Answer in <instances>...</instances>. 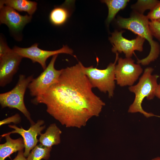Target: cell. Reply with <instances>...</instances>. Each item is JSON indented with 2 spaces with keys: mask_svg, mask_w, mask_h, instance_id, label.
I'll return each mask as SVG.
<instances>
[{
  "mask_svg": "<svg viewBox=\"0 0 160 160\" xmlns=\"http://www.w3.org/2000/svg\"><path fill=\"white\" fill-rule=\"evenodd\" d=\"M157 21H158V22H160V19L158 20H157Z\"/></svg>",
  "mask_w": 160,
  "mask_h": 160,
  "instance_id": "obj_27",
  "label": "cell"
},
{
  "mask_svg": "<svg viewBox=\"0 0 160 160\" xmlns=\"http://www.w3.org/2000/svg\"><path fill=\"white\" fill-rule=\"evenodd\" d=\"M9 6L15 10L27 12L32 15L36 11L37 4L35 1L27 0H0V6Z\"/></svg>",
  "mask_w": 160,
  "mask_h": 160,
  "instance_id": "obj_15",
  "label": "cell"
},
{
  "mask_svg": "<svg viewBox=\"0 0 160 160\" xmlns=\"http://www.w3.org/2000/svg\"><path fill=\"white\" fill-rule=\"evenodd\" d=\"M62 132L56 124H51L44 133L40 134L39 139L40 144L49 147L58 145L60 143V135Z\"/></svg>",
  "mask_w": 160,
  "mask_h": 160,
  "instance_id": "obj_14",
  "label": "cell"
},
{
  "mask_svg": "<svg viewBox=\"0 0 160 160\" xmlns=\"http://www.w3.org/2000/svg\"><path fill=\"white\" fill-rule=\"evenodd\" d=\"M155 95V96L160 99V82L156 88Z\"/></svg>",
  "mask_w": 160,
  "mask_h": 160,
  "instance_id": "obj_25",
  "label": "cell"
},
{
  "mask_svg": "<svg viewBox=\"0 0 160 160\" xmlns=\"http://www.w3.org/2000/svg\"><path fill=\"white\" fill-rule=\"evenodd\" d=\"M153 71V69L151 67L146 68L138 83L129 88L130 91L134 93L135 95L134 101L129 108V113H140L147 118L153 116L158 117L157 115L145 111L142 106L145 98L148 100H151L155 96L156 90L158 85L157 79L159 76L152 75Z\"/></svg>",
  "mask_w": 160,
  "mask_h": 160,
  "instance_id": "obj_3",
  "label": "cell"
},
{
  "mask_svg": "<svg viewBox=\"0 0 160 160\" xmlns=\"http://www.w3.org/2000/svg\"><path fill=\"white\" fill-rule=\"evenodd\" d=\"M0 9L1 23L6 24L10 30L14 31H20L32 19L31 15H21L8 6H0Z\"/></svg>",
  "mask_w": 160,
  "mask_h": 160,
  "instance_id": "obj_12",
  "label": "cell"
},
{
  "mask_svg": "<svg viewBox=\"0 0 160 160\" xmlns=\"http://www.w3.org/2000/svg\"><path fill=\"white\" fill-rule=\"evenodd\" d=\"M149 26L153 36L158 40L160 43V22L156 20H150Z\"/></svg>",
  "mask_w": 160,
  "mask_h": 160,
  "instance_id": "obj_20",
  "label": "cell"
},
{
  "mask_svg": "<svg viewBox=\"0 0 160 160\" xmlns=\"http://www.w3.org/2000/svg\"><path fill=\"white\" fill-rule=\"evenodd\" d=\"M11 49L7 45L6 43L0 39V57H2L9 52Z\"/></svg>",
  "mask_w": 160,
  "mask_h": 160,
  "instance_id": "obj_23",
  "label": "cell"
},
{
  "mask_svg": "<svg viewBox=\"0 0 160 160\" xmlns=\"http://www.w3.org/2000/svg\"><path fill=\"white\" fill-rule=\"evenodd\" d=\"M159 1L157 0H139L135 4L133 5L132 7L133 8L137 10V12L143 14L146 10H151Z\"/></svg>",
  "mask_w": 160,
  "mask_h": 160,
  "instance_id": "obj_19",
  "label": "cell"
},
{
  "mask_svg": "<svg viewBox=\"0 0 160 160\" xmlns=\"http://www.w3.org/2000/svg\"><path fill=\"white\" fill-rule=\"evenodd\" d=\"M44 123V121L42 120H38L36 123L31 125L27 130L24 129L22 127H18L15 125H9L8 127L14 130L3 134L1 136L3 137L5 135L13 133H17L23 137L24 144V155L25 157H27L30 154L31 150L36 145L39 141L37 138V136L40 135L41 132L45 128V125L42 126Z\"/></svg>",
  "mask_w": 160,
  "mask_h": 160,
  "instance_id": "obj_10",
  "label": "cell"
},
{
  "mask_svg": "<svg viewBox=\"0 0 160 160\" xmlns=\"http://www.w3.org/2000/svg\"><path fill=\"white\" fill-rule=\"evenodd\" d=\"M21 121V118L20 115L16 113L14 115L5 119L0 122V125L13 123L15 124H17L20 123Z\"/></svg>",
  "mask_w": 160,
  "mask_h": 160,
  "instance_id": "obj_22",
  "label": "cell"
},
{
  "mask_svg": "<svg viewBox=\"0 0 160 160\" xmlns=\"http://www.w3.org/2000/svg\"><path fill=\"white\" fill-rule=\"evenodd\" d=\"M24 155V152L23 150L18 151L17 154L16 156L12 160H27Z\"/></svg>",
  "mask_w": 160,
  "mask_h": 160,
  "instance_id": "obj_24",
  "label": "cell"
},
{
  "mask_svg": "<svg viewBox=\"0 0 160 160\" xmlns=\"http://www.w3.org/2000/svg\"><path fill=\"white\" fill-rule=\"evenodd\" d=\"M128 0H105L102 1L107 5L108 8V15L107 23H110L114 18L117 13L121 9L125 7Z\"/></svg>",
  "mask_w": 160,
  "mask_h": 160,
  "instance_id": "obj_16",
  "label": "cell"
},
{
  "mask_svg": "<svg viewBox=\"0 0 160 160\" xmlns=\"http://www.w3.org/2000/svg\"><path fill=\"white\" fill-rule=\"evenodd\" d=\"M83 66L79 62L63 69L58 81L31 101L45 105L48 113L66 127L85 126L91 118L99 116L105 105L93 92Z\"/></svg>",
  "mask_w": 160,
  "mask_h": 160,
  "instance_id": "obj_1",
  "label": "cell"
},
{
  "mask_svg": "<svg viewBox=\"0 0 160 160\" xmlns=\"http://www.w3.org/2000/svg\"><path fill=\"white\" fill-rule=\"evenodd\" d=\"M151 20L160 19V1L151 10L146 16Z\"/></svg>",
  "mask_w": 160,
  "mask_h": 160,
  "instance_id": "obj_21",
  "label": "cell"
},
{
  "mask_svg": "<svg viewBox=\"0 0 160 160\" xmlns=\"http://www.w3.org/2000/svg\"><path fill=\"white\" fill-rule=\"evenodd\" d=\"M23 58L13 49L0 57L1 87H4L12 81Z\"/></svg>",
  "mask_w": 160,
  "mask_h": 160,
  "instance_id": "obj_11",
  "label": "cell"
},
{
  "mask_svg": "<svg viewBox=\"0 0 160 160\" xmlns=\"http://www.w3.org/2000/svg\"><path fill=\"white\" fill-rule=\"evenodd\" d=\"M149 20L146 16L136 12L129 17H119L117 23L121 28L128 29L148 42L151 49L148 56L141 60L137 59V63L143 65L149 64L158 57L160 52V46L153 39V36L149 26Z\"/></svg>",
  "mask_w": 160,
  "mask_h": 160,
  "instance_id": "obj_2",
  "label": "cell"
},
{
  "mask_svg": "<svg viewBox=\"0 0 160 160\" xmlns=\"http://www.w3.org/2000/svg\"><path fill=\"white\" fill-rule=\"evenodd\" d=\"M118 61L115 71L117 84L121 87L132 86L142 73L143 69L131 58L120 57Z\"/></svg>",
  "mask_w": 160,
  "mask_h": 160,
  "instance_id": "obj_7",
  "label": "cell"
},
{
  "mask_svg": "<svg viewBox=\"0 0 160 160\" xmlns=\"http://www.w3.org/2000/svg\"><path fill=\"white\" fill-rule=\"evenodd\" d=\"M151 160H160V157H157Z\"/></svg>",
  "mask_w": 160,
  "mask_h": 160,
  "instance_id": "obj_26",
  "label": "cell"
},
{
  "mask_svg": "<svg viewBox=\"0 0 160 160\" xmlns=\"http://www.w3.org/2000/svg\"><path fill=\"white\" fill-rule=\"evenodd\" d=\"M12 49L23 58H29L33 63H38L44 70L47 67L46 62L49 57L61 53L73 55V52L71 49L66 45H63L61 49L56 50H44L38 48V44L37 43L27 48L15 46Z\"/></svg>",
  "mask_w": 160,
  "mask_h": 160,
  "instance_id": "obj_8",
  "label": "cell"
},
{
  "mask_svg": "<svg viewBox=\"0 0 160 160\" xmlns=\"http://www.w3.org/2000/svg\"><path fill=\"white\" fill-rule=\"evenodd\" d=\"M33 79V75L26 77L24 75L20 74L17 84L12 89L0 94V104L2 108L7 107L18 110L26 117L31 125L35 123L25 107L24 99L26 89Z\"/></svg>",
  "mask_w": 160,
  "mask_h": 160,
  "instance_id": "obj_4",
  "label": "cell"
},
{
  "mask_svg": "<svg viewBox=\"0 0 160 160\" xmlns=\"http://www.w3.org/2000/svg\"><path fill=\"white\" fill-rule=\"evenodd\" d=\"M116 57L114 63H111L104 69L83 66V70L87 77L92 88H97L100 92H107L108 97L113 96L115 85V68L119 58V53H116Z\"/></svg>",
  "mask_w": 160,
  "mask_h": 160,
  "instance_id": "obj_5",
  "label": "cell"
},
{
  "mask_svg": "<svg viewBox=\"0 0 160 160\" xmlns=\"http://www.w3.org/2000/svg\"><path fill=\"white\" fill-rule=\"evenodd\" d=\"M10 135H5L4 137L5 138L6 143L0 145V160H4L13 153L23 150L25 148L22 138L13 139L10 137Z\"/></svg>",
  "mask_w": 160,
  "mask_h": 160,
  "instance_id": "obj_13",
  "label": "cell"
},
{
  "mask_svg": "<svg viewBox=\"0 0 160 160\" xmlns=\"http://www.w3.org/2000/svg\"><path fill=\"white\" fill-rule=\"evenodd\" d=\"M123 31H115L109 38L113 46L112 49L113 52H123L126 58H131L135 50L143 51V45L145 40L144 38L138 36L135 39L128 40L123 36Z\"/></svg>",
  "mask_w": 160,
  "mask_h": 160,
  "instance_id": "obj_9",
  "label": "cell"
},
{
  "mask_svg": "<svg viewBox=\"0 0 160 160\" xmlns=\"http://www.w3.org/2000/svg\"><path fill=\"white\" fill-rule=\"evenodd\" d=\"M57 56L58 55L53 56L46 69L29 83L28 88L32 97L36 98L40 96L58 81L63 69L57 70L55 68L54 64Z\"/></svg>",
  "mask_w": 160,
  "mask_h": 160,
  "instance_id": "obj_6",
  "label": "cell"
},
{
  "mask_svg": "<svg viewBox=\"0 0 160 160\" xmlns=\"http://www.w3.org/2000/svg\"><path fill=\"white\" fill-rule=\"evenodd\" d=\"M52 147H49L41 144L36 145L32 150L27 160L48 159L50 156Z\"/></svg>",
  "mask_w": 160,
  "mask_h": 160,
  "instance_id": "obj_18",
  "label": "cell"
},
{
  "mask_svg": "<svg viewBox=\"0 0 160 160\" xmlns=\"http://www.w3.org/2000/svg\"><path fill=\"white\" fill-rule=\"evenodd\" d=\"M69 16V12L66 8L58 7L52 10L49 14V19L53 24L59 26L65 23Z\"/></svg>",
  "mask_w": 160,
  "mask_h": 160,
  "instance_id": "obj_17",
  "label": "cell"
}]
</instances>
